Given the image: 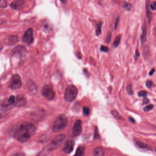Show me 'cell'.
Returning a JSON list of instances; mask_svg holds the SVG:
<instances>
[{
	"label": "cell",
	"instance_id": "obj_1",
	"mask_svg": "<svg viewBox=\"0 0 156 156\" xmlns=\"http://www.w3.org/2000/svg\"><path fill=\"white\" fill-rule=\"evenodd\" d=\"M35 132L36 127L33 124L24 123L16 129L14 136L16 139L20 142H26L34 135Z\"/></svg>",
	"mask_w": 156,
	"mask_h": 156
},
{
	"label": "cell",
	"instance_id": "obj_2",
	"mask_svg": "<svg viewBox=\"0 0 156 156\" xmlns=\"http://www.w3.org/2000/svg\"><path fill=\"white\" fill-rule=\"evenodd\" d=\"M68 120L65 115H60L57 118L53 126V130L56 132H61L67 125Z\"/></svg>",
	"mask_w": 156,
	"mask_h": 156
},
{
	"label": "cell",
	"instance_id": "obj_3",
	"mask_svg": "<svg viewBox=\"0 0 156 156\" xmlns=\"http://www.w3.org/2000/svg\"><path fill=\"white\" fill-rule=\"evenodd\" d=\"M78 90L76 86L73 85L68 86L65 90L64 99L66 101L72 102L77 97Z\"/></svg>",
	"mask_w": 156,
	"mask_h": 156
},
{
	"label": "cell",
	"instance_id": "obj_4",
	"mask_svg": "<svg viewBox=\"0 0 156 156\" xmlns=\"http://www.w3.org/2000/svg\"><path fill=\"white\" fill-rule=\"evenodd\" d=\"M66 138L64 134L59 135L56 136L51 141L48 149L50 151H53L57 149L61 145Z\"/></svg>",
	"mask_w": 156,
	"mask_h": 156
},
{
	"label": "cell",
	"instance_id": "obj_5",
	"mask_svg": "<svg viewBox=\"0 0 156 156\" xmlns=\"http://www.w3.org/2000/svg\"><path fill=\"white\" fill-rule=\"evenodd\" d=\"M43 96L46 99L51 100L54 99L55 97V93L53 88L50 85L44 86L42 91Z\"/></svg>",
	"mask_w": 156,
	"mask_h": 156
},
{
	"label": "cell",
	"instance_id": "obj_6",
	"mask_svg": "<svg viewBox=\"0 0 156 156\" xmlns=\"http://www.w3.org/2000/svg\"><path fill=\"white\" fill-rule=\"evenodd\" d=\"M22 82L21 77L18 74L14 75L10 82V88L12 89H20L22 86Z\"/></svg>",
	"mask_w": 156,
	"mask_h": 156
},
{
	"label": "cell",
	"instance_id": "obj_7",
	"mask_svg": "<svg viewBox=\"0 0 156 156\" xmlns=\"http://www.w3.org/2000/svg\"><path fill=\"white\" fill-rule=\"evenodd\" d=\"M22 41L28 44L33 43L34 42V36L33 30L32 28H28L26 31L22 38Z\"/></svg>",
	"mask_w": 156,
	"mask_h": 156
},
{
	"label": "cell",
	"instance_id": "obj_8",
	"mask_svg": "<svg viewBox=\"0 0 156 156\" xmlns=\"http://www.w3.org/2000/svg\"><path fill=\"white\" fill-rule=\"evenodd\" d=\"M83 130L82 121L80 120H77L75 123L73 127V134L75 136H78L81 134Z\"/></svg>",
	"mask_w": 156,
	"mask_h": 156
},
{
	"label": "cell",
	"instance_id": "obj_9",
	"mask_svg": "<svg viewBox=\"0 0 156 156\" xmlns=\"http://www.w3.org/2000/svg\"><path fill=\"white\" fill-rule=\"evenodd\" d=\"M26 102L25 97L24 95H19L16 97L14 105L16 107L24 106L26 104Z\"/></svg>",
	"mask_w": 156,
	"mask_h": 156
},
{
	"label": "cell",
	"instance_id": "obj_10",
	"mask_svg": "<svg viewBox=\"0 0 156 156\" xmlns=\"http://www.w3.org/2000/svg\"><path fill=\"white\" fill-rule=\"evenodd\" d=\"M15 101V97L14 96H10L8 99L3 101L0 103V109H4L7 108L9 106L14 104Z\"/></svg>",
	"mask_w": 156,
	"mask_h": 156
},
{
	"label": "cell",
	"instance_id": "obj_11",
	"mask_svg": "<svg viewBox=\"0 0 156 156\" xmlns=\"http://www.w3.org/2000/svg\"><path fill=\"white\" fill-rule=\"evenodd\" d=\"M18 37L16 36H13V35L7 36L4 40L5 43L10 45H14L18 42Z\"/></svg>",
	"mask_w": 156,
	"mask_h": 156
},
{
	"label": "cell",
	"instance_id": "obj_12",
	"mask_svg": "<svg viewBox=\"0 0 156 156\" xmlns=\"http://www.w3.org/2000/svg\"><path fill=\"white\" fill-rule=\"evenodd\" d=\"M26 48L21 45H18L15 47L12 51V55L22 56L25 52Z\"/></svg>",
	"mask_w": 156,
	"mask_h": 156
},
{
	"label": "cell",
	"instance_id": "obj_13",
	"mask_svg": "<svg viewBox=\"0 0 156 156\" xmlns=\"http://www.w3.org/2000/svg\"><path fill=\"white\" fill-rule=\"evenodd\" d=\"M75 142L73 141H69L66 143V146L63 149V151L67 154H69L73 150Z\"/></svg>",
	"mask_w": 156,
	"mask_h": 156
},
{
	"label": "cell",
	"instance_id": "obj_14",
	"mask_svg": "<svg viewBox=\"0 0 156 156\" xmlns=\"http://www.w3.org/2000/svg\"><path fill=\"white\" fill-rule=\"evenodd\" d=\"M24 3V1L22 0H18V1H15L11 2L10 4V6L15 10H19L22 8L23 4Z\"/></svg>",
	"mask_w": 156,
	"mask_h": 156
},
{
	"label": "cell",
	"instance_id": "obj_15",
	"mask_svg": "<svg viewBox=\"0 0 156 156\" xmlns=\"http://www.w3.org/2000/svg\"><path fill=\"white\" fill-rule=\"evenodd\" d=\"M142 35L141 37V42L142 44L145 43L147 41V28L146 23L144 24V25L142 27Z\"/></svg>",
	"mask_w": 156,
	"mask_h": 156
},
{
	"label": "cell",
	"instance_id": "obj_16",
	"mask_svg": "<svg viewBox=\"0 0 156 156\" xmlns=\"http://www.w3.org/2000/svg\"><path fill=\"white\" fill-rule=\"evenodd\" d=\"M28 89L29 91L31 92H37V87L33 81L31 80H29L28 81Z\"/></svg>",
	"mask_w": 156,
	"mask_h": 156
},
{
	"label": "cell",
	"instance_id": "obj_17",
	"mask_svg": "<svg viewBox=\"0 0 156 156\" xmlns=\"http://www.w3.org/2000/svg\"><path fill=\"white\" fill-rule=\"evenodd\" d=\"M105 151L101 147H98L94 150V156H104Z\"/></svg>",
	"mask_w": 156,
	"mask_h": 156
},
{
	"label": "cell",
	"instance_id": "obj_18",
	"mask_svg": "<svg viewBox=\"0 0 156 156\" xmlns=\"http://www.w3.org/2000/svg\"><path fill=\"white\" fill-rule=\"evenodd\" d=\"M85 148L83 146H80L77 148L74 156H83L84 153Z\"/></svg>",
	"mask_w": 156,
	"mask_h": 156
},
{
	"label": "cell",
	"instance_id": "obj_19",
	"mask_svg": "<svg viewBox=\"0 0 156 156\" xmlns=\"http://www.w3.org/2000/svg\"><path fill=\"white\" fill-rule=\"evenodd\" d=\"M149 1L146 2V11H147V17L148 20V23H150L151 19V13L150 11L149 8Z\"/></svg>",
	"mask_w": 156,
	"mask_h": 156
},
{
	"label": "cell",
	"instance_id": "obj_20",
	"mask_svg": "<svg viewBox=\"0 0 156 156\" xmlns=\"http://www.w3.org/2000/svg\"><path fill=\"white\" fill-rule=\"evenodd\" d=\"M135 143H136V145H137L138 148L144 149H149L150 147L147 144L142 143V142H140V141H136Z\"/></svg>",
	"mask_w": 156,
	"mask_h": 156
},
{
	"label": "cell",
	"instance_id": "obj_21",
	"mask_svg": "<svg viewBox=\"0 0 156 156\" xmlns=\"http://www.w3.org/2000/svg\"><path fill=\"white\" fill-rule=\"evenodd\" d=\"M102 22H98L97 24V30L96 31V34L97 36H99L101 34L102 30L101 28L102 25Z\"/></svg>",
	"mask_w": 156,
	"mask_h": 156
},
{
	"label": "cell",
	"instance_id": "obj_22",
	"mask_svg": "<svg viewBox=\"0 0 156 156\" xmlns=\"http://www.w3.org/2000/svg\"><path fill=\"white\" fill-rule=\"evenodd\" d=\"M120 41H121V37L119 35L117 36L114 42V44H113L114 47L115 48L117 47L119 45V43H120Z\"/></svg>",
	"mask_w": 156,
	"mask_h": 156
},
{
	"label": "cell",
	"instance_id": "obj_23",
	"mask_svg": "<svg viewBox=\"0 0 156 156\" xmlns=\"http://www.w3.org/2000/svg\"><path fill=\"white\" fill-rule=\"evenodd\" d=\"M124 8L127 11H130L132 8V5L131 3H128V2H125L124 3L123 6Z\"/></svg>",
	"mask_w": 156,
	"mask_h": 156
},
{
	"label": "cell",
	"instance_id": "obj_24",
	"mask_svg": "<svg viewBox=\"0 0 156 156\" xmlns=\"http://www.w3.org/2000/svg\"><path fill=\"white\" fill-rule=\"evenodd\" d=\"M147 94H148V93L146 91H141L139 92L138 93V96L141 97H145L147 96Z\"/></svg>",
	"mask_w": 156,
	"mask_h": 156
},
{
	"label": "cell",
	"instance_id": "obj_25",
	"mask_svg": "<svg viewBox=\"0 0 156 156\" xmlns=\"http://www.w3.org/2000/svg\"><path fill=\"white\" fill-rule=\"evenodd\" d=\"M126 90H127V92L130 95H132L133 94V91L132 89V85L130 84L127 86Z\"/></svg>",
	"mask_w": 156,
	"mask_h": 156
},
{
	"label": "cell",
	"instance_id": "obj_26",
	"mask_svg": "<svg viewBox=\"0 0 156 156\" xmlns=\"http://www.w3.org/2000/svg\"><path fill=\"white\" fill-rule=\"evenodd\" d=\"M83 112L85 115H88L90 113V109L87 107H84L83 108Z\"/></svg>",
	"mask_w": 156,
	"mask_h": 156
},
{
	"label": "cell",
	"instance_id": "obj_27",
	"mask_svg": "<svg viewBox=\"0 0 156 156\" xmlns=\"http://www.w3.org/2000/svg\"><path fill=\"white\" fill-rule=\"evenodd\" d=\"M100 50L103 52H108L109 50V48L107 46L101 45L100 47Z\"/></svg>",
	"mask_w": 156,
	"mask_h": 156
},
{
	"label": "cell",
	"instance_id": "obj_28",
	"mask_svg": "<svg viewBox=\"0 0 156 156\" xmlns=\"http://www.w3.org/2000/svg\"><path fill=\"white\" fill-rule=\"evenodd\" d=\"M7 6L6 1L4 0H0V8H5Z\"/></svg>",
	"mask_w": 156,
	"mask_h": 156
},
{
	"label": "cell",
	"instance_id": "obj_29",
	"mask_svg": "<svg viewBox=\"0 0 156 156\" xmlns=\"http://www.w3.org/2000/svg\"><path fill=\"white\" fill-rule=\"evenodd\" d=\"M153 107H154V106L153 105H149V106H147L144 108V110L145 112H148V111L151 110L153 108Z\"/></svg>",
	"mask_w": 156,
	"mask_h": 156
},
{
	"label": "cell",
	"instance_id": "obj_30",
	"mask_svg": "<svg viewBox=\"0 0 156 156\" xmlns=\"http://www.w3.org/2000/svg\"><path fill=\"white\" fill-rule=\"evenodd\" d=\"M146 85L147 88H148V89H151V86L153 85V82L151 80H148L146 82Z\"/></svg>",
	"mask_w": 156,
	"mask_h": 156
},
{
	"label": "cell",
	"instance_id": "obj_31",
	"mask_svg": "<svg viewBox=\"0 0 156 156\" xmlns=\"http://www.w3.org/2000/svg\"><path fill=\"white\" fill-rule=\"evenodd\" d=\"M111 34L110 32L108 33L107 36L106 38V42L107 44H109L110 43V40H111Z\"/></svg>",
	"mask_w": 156,
	"mask_h": 156
},
{
	"label": "cell",
	"instance_id": "obj_32",
	"mask_svg": "<svg viewBox=\"0 0 156 156\" xmlns=\"http://www.w3.org/2000/svg\"><path fill=\"white\" fill-rule=\"evenodd\" d=\"M150 8L152 10L155 11L156 10V2H153L151 4Z\"/></svg>",
	"mask_w": 156,
	"mask_h": 156
},
{
	"label": "cell",
	"instance_id": "obj_33",
	"mask_svg": "<svg viewBox=\"0 0 156 156\" xmlns=\"http://www.w3.org/2000/svg\"><path fill=\"white\" fill-rule=\"evenodd\" d=\"M119 17H118L116 18L115 20V28H114V29H116V28L117 27L118 25L119 24Z\"/></svg>",
	"mask_w": 156,
	"mask_h": 156
},
{
	"label": "cell",
	"instance_id": "obj_34",
	"mask_svg": "<svg viewBox=\"0 0 156 156\" xmlns=\"http://www.w3.org/2000/svg\"><path fill=\"white\" fill-rule=\"evenodd\" d=\"M99 133L98 132V130H97V127L95 128V134H94V138H99Z\"/></svg>",
	"mask_w": 156,
	"mask_h": 156
},
{
	"label": "cell",
	"instance_id": "obj_35",
	"mask_svg": "<svg viewBox=\"0 0 156 156\" xmlns=\"http://www.w3.org/2000/svg\"><path fill=\"white\" fill-rule=\"evenodd\" d=\"M111 113H112V114H113V115H114L115 117L117 118V116H119L118 113V112H117L116 110H113V111H112V112H111Z\"/></svg>",
	"mask_w": 156,
	"mask_h": 156
},
{
	"label": "cell",
	"instance_id": "obj_36",
	"mask_svg": "<svg viewBox=\"0 0 156 156\" xmlns=\"http://www.w3.org/2000/svg\"><path fill=\"white\" fill-rule=\"evenodd\" d=\"M149 100L148 99H147L146 97L144 98L143 100V105L148 104V103H149Z\"/></svg>",
	"mask_w": 156,
	"mask_h": 156
},
{
	"label": "cell",
	"instance_id": "obj_37",
	"mask_svg": "<svg viewBox=\"0 0 156 156\" xmlns=\"http://www.w3.org/2000/svg\"><path fill=\"white\" fill-rule=\"evenodd\" d=\"M13 156H25V155L23 153L19 152V153H16Z\"/></svg>",
	"mask_w": 156,
	"mask_h": 156
},
{
	"label": "cell",
	"instance_id": "obj_38",
	"mask_svg": "<svg viewBox=\"0 0 156 156\" xmlns=\"http://www.w3.org/2000/svg\"><path fill=\"white\" fill-rule=\"evenodd\" d=\"M155 69L153 68L151 70L150 72L149 73V75L150 76H152V75L154 74V73H155Z\"/></svg>",
	"mask_w": 156,
	"mask_h": 156
},
{
	"label": "cell",
	"instance_id": "obj_39",
	"mask_svg": "<svg viewBox=\"0 0 156 156\" xmlns=\"http://www.w3.org/2000/svg\"><path fill=\"white\" fill-rule=\"evenodd\" d=\"M135 57H136L137 58L139 57H140V54L139 52V51L136 50V51H135Z\"/></svg>",
	"mask_w": 156,
	"mask_h": 156
},
{
	"label": "cell",
	"instance_id": "obj_40",
	"mask_svg": "<svg viewBox=\"0 0 156 156\" xmlns=\"http://www.w3.org/2000/svg\"><path fill=\"white\" fill-rule=\"evenodd\" d=\"M129 120H130V121H131V122L132 123H135V121L134 119H133L132 117L129 118Z\"/></svg>",
	"mask_w": 156,
	"mask_h": 156
},
{
	"label": "cell",
	"instance_id": "obj_41",
	"mask_svg": "<svg viewBox=\"0 0 156 156\" xmlns=\"http://www.w3.org/2000/svg\"><path fill=\"white\" fill-rule=\"evenodd\" d=\"M2 48H3V46H2V44H0V51L2 50Z\"/></svg>",
	"mask_w": 156,
	"mask_h": 156
},
{
	"label": "cell",
	"instance_id": "obj_42",
	"mask_svg": "<svg viewBox=\"0 0 156 156\" xmlns=\"http://www.w3.org/2000/svg\"><path fill=\"white\" fill-rule=\"evenodd\" d=\"M61 2L63 3V4H66L67 2V1H61Z\"/></svg>",
	"mask_w": 156,
	"mask_h": 156
}]
</instances>
